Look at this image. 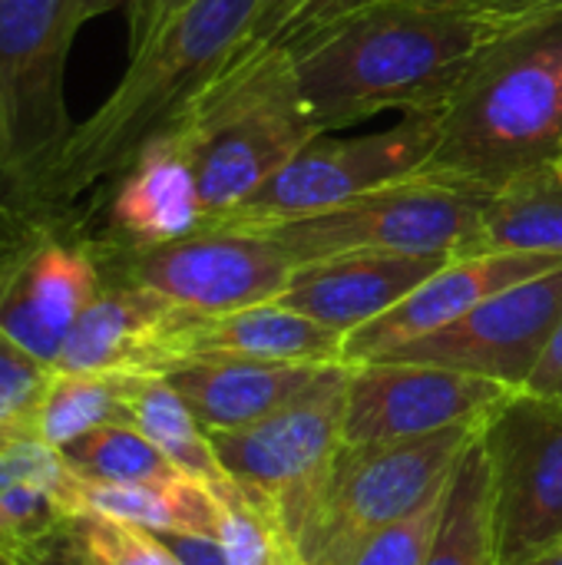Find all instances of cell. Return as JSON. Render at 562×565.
Listing matches in <instances>:
<instances>
[{
  "mask_svg": "<svg viewBox=\"0 0 562 565\" xmlns=\"http://www.w3.org/2000/svg\"><path fill=\"white\" fill-rule=\"evenodd\" d=\"M520 252L562 258V179L556 166L527 172L487 192L477 252Z\"/></svg>",
  "mask_w": 562,
  "mask_h": 565,
  "instance_id": "obj_22",
  "label": "cell"
},
{
  "mask_svg": "<svg viewBox=\"0 0 562 565\" xmlns=\"http://www.w3.org/2000/svg\"><path fill=\"white\" fill-rule=\"evenodd\" d=\"M562 318V268L520 281L454 324L388 351L378 361H407L464 371L523 394L547 341Z\"/></svg>",
  "mask_w": 562,
  "mask_h": 565,
  "instance_id": "obj_11",
  "label": "cell"
},
{
  "mask_svg": "<svg viewBox=\"0 0 562 565\" xmlns=\"http://www.w3.org/2000/svg\"><path fill=\"white\" fill-rule=\"evenodd\" d=\"M63 556L76 565H182L159 533L99 513L73 523Z\"/></svg>",
  "mask_w": 562,
  "mask_h": 565,
  "instance_id": "obj_29",
  "label": "cell"
},
{
  "mask_svg": "<svg viewBox=\"0 0 562 565\" xmlns=\"http://www.w3.org/2000/svg\"><path fill=\"white\" fill-rule=\"evenodd\" d=\"M70 43L63 0H0V103L17 156L13 179L73 129L63 106Z\"/></svg>",
  "mask_w": 562,
  "mask_h": 565,
  "instance_id": "obj_13",
  "label": "cell"
},
{
  "mask_svg": "<svg viewBox=\"0 0 562 565\" xmlns=\"http://www.w3.org/2000/svg\"><path fill=\"white\" fill-rule=\"evenodd\" d=\"M527 565H562V540L560 543H553L547 553H540L533 563H527Z\"/></svg>",
  "mask_w": 562,
  "mask_h": 565,
  "instance_id": "obj_40",
  "label": "cell"
},
{
  "mask_svg": "<svg viewBox=\"0 0 562 565\" xmlns=\"http://www.w3.org/2000/svg\"><path fill=\"white\" fill-rule=\"evenodd\" d=\"M195 358L344 364V334L301 311L268 301L212 318L195 315L176 341V364Z\"/></svg>",
  "mask_w": 562,
  "mask_h": 565,
  "instance_id": "obj_21",
  "label": "cell"
},
{
  "mask_svg": "<svg viewBox=\"0 0 562 565\" xmlns=\"http://www.w3.org/2000/svg\"><path fill=\"white\" fill-rule=\"evenodd\" d=\"M192 0H132L129 3V56L142 53L156 33Z\"/></svg>",
  "mask_w": 562,
  "mask_h": 565,
  "instance_id": "obj_33",
  "label": "cell"
},
{
  "mask_svg": "<svg viewBox=\"0 0 562 565\" xmlns=\"http://www.w3.org/2000/svg\"><path fill=\"white\" fill-rule=\"evenodd\" d=\"M328 364H282L245 358H195L162 377L182 394L209 434L248 427L301 397Z\"/></svg>",
  "mask_w": 562,
  "mask_h": 565,
  "instance_id": "obj_20",
  "label": "cell"
},
{
  "mask_svg": "<svg viewBox=\"0 0 562 565\" xmlns=\"http://www.w3.org/2000/svg\"><path fill=\"white\" fill-rule=\"evenodd\" d=\"M60 454L83 483H159L182 477V470L136 424L96 427Z\"/></svg>",
  "mask_w": 562,
  "mask_h": 565,
  "instance_id": "obj_27",
  "label": "cell"
},
{
  "mask_svg": "<svg viewBox=\"0 0 562 565\" xmlns=\"http://www.w3.org/2000/svg\"><path fill=\"white\" fill-rule=\"evenodd\" d=\"M99 291L103 271L89 245L50 235L7 275L0 288V334L53 367Z\"/></svg>",
  "mask_w": 562,
  "mask_h": 565,
  "instance_id": "obj_15",
  "label": "cell"
},
{
  "mask_svg": "<svg viewBox=\"0 0 562 565\" xmlns=\"http://www.w3.org/2000/svg\"><path fill=\"white\" fill-rule=\"evenodd\" d=\"M553 268H562V258L556 255H520V252L460 255L447 262L441 271H434L424 285H417L388 315L344 334V364L378 361L401 344H411L424 334L454 324L480 301L520 281L540 278Z\"/></svg>",
  "mask_w": 562,
  "mask_h": 565,
  "instance_id": "obj_14",
  "label": "cell"
},
{
  "mask_svg": "<svg viewBox=\"0 0 562 565\" xmlns=\"http://www.w3.org/2000/svg\"><path fill=\"white\" fill-rule=\"evenodd\" d=\"M517 23L447 3H404L361 10L278 43L291 53L321 132H331L388 109L441 113L487 46Z\"/></svg>",
  "mask_w": 562,
  "mask_h": 565,
  "instance_id": "obj_2",
  "label": "cell"
},
{
  "mask_svg": "<svg viewBox=\"0 0 562 565\" xmlns=\"http://www.w3.org/2000/svg\"><path fill=\"white\" fill-rule=\"evenodd\" d=\"M437 142V113H407L397 126L368 136L311 139L295 159L268 175L238 209L205 228H265L341 205L378 185L411 179Z\"/></svg>",
  "mask_w": 562,
  "mask_h": 565,
  "instance_id": "obj_9",
  "label": "cell"
},
{
  "mask_svg": "<svg viewBox=\"0 0 562 565\" xmlns=\"http://www.w3.org/2000/svg\"><path fill=\"white\" fill-rule=\"evenodd\" d=\"M53 565H76V563H73V559H66V556H60Z\"/></svg>",
  "mask_w": 562,
  "mask_h": 565,
  "instance_id": "obj_41",
  "label": "cell"
},
{
  "mask_svg": "<svg viewBox=\"0 0 562 565\" xmlns=\"http://www.w3.org/2000/svg\"><path fill=\"white\" fill-rule=\"evenodd\" d=\"M520 391L434 364H351L344 447L427 437L457 424L490 420Z\"/></svg>",
  "mask_w": 562,
  "mask_h": 565,
  "instance_id": "obj_12",
  "label": "cell"
},
{
  "mask_svg": "<svg viewBox=\"0 0 562 565\" xmlns=\"http://www.w3.org/2000/svg\"><path fill=\"white\" fill-rule=\"evenodd\" d=\"M159 536L182 565H232L215 536H195V533H159Z\"/></svg>",
  "mask_w": 562,
  "mask_h": 565,
  "instance_id": "obj_35",
  "label": "cell"
},
{
  "mask_svg": "<svg viewBox=\"0 0 562 565\" xmlns=\"http://www.w3.org/2000/svg\"><path fill=\"white\" fill-rule=\"evenodd\" d=\"M348 377L351 364H328L282 411L248 427L212 434L225 473L282 523L291 546L315 513L344 447Z\"/></svg>",
  "mask_w": 562,
  "mask_h": 565,
  "instance_id": "obj_7",
  "label": "cell"
},
{
  "mask_svg": "<svg viewBox=\"0 0 562 565\" xmlns=\"http://www.w3.org/2000/svg\"><path fill=\"white\" fill-rule=\"evenodd\" d=\"M13 172H17V156L10 139V122L0 103V199H13Z\"/></svg>",
  "mask_w": 562,
  "mask_h": 565,
  "instance_id": "obj_39",
  "label": "cell"
},
{
  "mask_svg": "<svg viewBox=\"0 0 562 565\" xmlns=\"http://www.w3.org/2000/svg\"><path fill=\"white\" fill-rule=\"evenodd\" d=\"M494 467L497 565H527L562 540V404L510 397L484 427Z\"/></svg>",
  "mask_w": 562,
  "mask_h": 565,
  "instance_id": "obj_10",
  "label": "cell"
},
{
  "mask_svg": "<svg viewBox=\"0 0 562 565\" xmlns=\"http://www.w3.org/2000/svg\"><path fill=\"white\" fill-rule=\"evenodd\" d=\"M86 245L103 281L149 288L209 318L275 301L295 271V262L272 238L235 228H199L185 238L146 248Z\"/></svg>",
  "mask_w": 562,
  "mask_h": 565,
  "instance_id": "obj_8",
  "label": "cell"
},
{
  "mask_svg": "<svg viewBox=\"0 0 562 565\" xmlns=\"http://www.w3.org/2000/svg\"><path fill=\"white\" fill-rule=\"evenodd\" d=\"M83 483L46 440L0 447V565H53L83 516Z\"/></svg>",
  "mask_w": 562,
  "mask_h": 565,
  "instance_id": "obj_17",
  "label": "cell"
},
{
  "mask_svg": "<svg viewBox=\"0 0 562 565\" xmlns=\"http://www.w3.org/2000/svg\"><path fill=\"white\" fill-rule=\"evenodd\" d=\"M447 7H460V10H474V13H490L500 20H530L550 7H560L562 0H441Z\"/></svg>",
  "mask_w": 562,
  "mask_h": 565,
  "instance_id": "obj_36",
  "label": "cell"
},
{
  "mask_svg": "<svg viewBox=\"0 0 562 565\" xmlns=\"http://www.w3.org/2000/svg\"><path fill=\"white\" fill-rule=\"evenodd\" d=\"M562 159V3L503 33L437 113L417 175L480 192Z\"/></svg>",
  "mask_w": 562,
  "mask_h": 565,
  "instance_id": "obj_3",
  "label": "cell"
},
{
  "mask_svg": "<svg viewBox=\"0 0 562 565\" xmlns=\"http://www.w3.org/2000/svg\"><path fill=\"white\" fill-rule=\"evenodd\" d=\"M195 311L139 285L103 281V291L70 331L53 371L166 374L176 341Z\"/></svg>",
  "mask_w": 562,
  "mask_h": 565,
  "instance_id": "obj_16",
  "label": "cell"
},
{
  "mask_svg": "<svg viewBox=\"0 0 562 565\" xmlns=\"http://www.w3.org/2000/svg\"><path fill=\"white\" fill-rule=\"evenodd\" d=\"M484 427L487 420H474L427 437L341 447L315 513L295 536L298 563L351 565L374 533L447 487Z\"/></svg>",
  "mask_w": 562,
  "mask_h": 565,
  "instance_id": "obj_5",
  "label": "cell"
},
{
  "mask_svg": "<svg viewBox=\"0 0 562 565\" xmlns=\"http://www.w3.org/2000/svg\"><path fill=\"white\" fill-rule=\"evenodd\" d=\"M487 192L411 175L361 192L325 212L252 228L272 238L295 265L358 252L394 255H474ZM238 232V228H235Z\"/></svg>",
  "mask_w": 562,
  "mask_h": 565,
  "instance_id": "obj_6",
  "label": "cell"
},
{
  "mask_svg": "<svg viewBox=\"0 0 562 565\" xmlns=\"http://www.w3.org/2000/svg\"><path fill=\"white\" fill-rule=\"evenodd\" d=\"M219 500L215 540L232 565H301L282 523L258 507L235 480L209 487Z\"/></svg>",
  "mask_w": 562,
  "mask_h": 565,
  "instance_id": "obj_28",
  "label": "cell"
},
{
  "mask_svg": "<svg viewBox=\"0 0 562 565\" xmlns=\"http://www.w3.org/2000/svg\"><path fill=\"white\" fill-rule=\"evenodd\" d=\"M79 493L83 513L113 516L152 533L212 536L219 520L215 493L185 473L159 483H83Z\"/></svg>",
  "mask_w": 562,
  "mask_h": 565,
  "instance_id": "obj_23",
  "label": "cell"
},
{
  "mask_svg": "<svg viewBox=\"0 0 562 565\" xmlns=\"http://www.w3.org/2000/svg\"><path fill=\"white\" fill-rule=\"evenodd\" d=\"M265 0H192L156 40L129 56V70L103 106L13 179L17 205L46 232L79 238L136 156L166 136L202 86L252 36Z\"/></svg>",
  "mask_w": 562,
  "mask_h": 565,
  "instance_id": "obj_1",
  "label": "cell"
},
{
  "mask_svg": "<svg viewBox=\"0 0 562 565\" xmlns=\"http://www.w3.org/2000/svg\"><path fill=\"white\" fill-rule=\"evenodd\" d=\"M129 3H132V0H63V10H66V30L76 36V30H79L83 23H89L93 17H103V13L119 10V7H126V10H129Z\"/></svg>",
  "mask_w": 562,
  "mask_h": 565,
  "instance_id": "obj_38",
  "label": "cell"
},
{
  "mask_svg": "<svg viewBox=\"0 0 562 565\" xmlns=\"http://www.w3.org/2000/svg\"><path fill=\"white\" fill-rule=\"evenodd\" d=\"M139 374L53 371L36 407V437L63 450L106 424H129V394Z\"/></svg>",
  "mask_w": 562,
  "mask_h": 565,
  "instance_id": "obj_26",
  "label": "cell"
},
{
  "mask_svg": "<svg viewBox=\"0 0 562 565\" xmlns=\"http://www.w3.org/2000/svg\"><path fill=\"white\" fill-rule=\"evenodd\" d=\"M427 565H497L494 540V467L484 434L467 447L447 483L444 516Z\"/></svg>",
  "mask_w": 562,
  "mask_h": 565,
  "instance_id": "obj_24",
  "label": "cell"
},
{
  "mask_svg": "<svg viewBox=\"0 0 562 565\" xmlns=\"http://www.w3.org/2000/svg\"><path fill=\"white\" fill-rule=\"evenodd\" d=\"M176 136L192 162L205 225L238 209L321 126L285 43H245L185 106Z\"/></svg>",
  "mask_w": 562,
  "mask_h": 565,
  "instance_id": "obj_4",
  "label": "cell"
},
{
  "mask_svg": "<svg viewBox=\"0 0 562 565\" xmlns=\"http://www.w3.org/2000/svg\"><path fill=\"white\" fill-rule=\"evenodd\" d=\"M305 0H265L258 17H255V26H252V36L245 43H275L278 33L285 30V23L301 10Z\"/></svg>",
  "mask_w": 562,
  "mask_h": 565,
  "instance_id": "obj_37",
  "label": "cell"
},
{
  "mask_svg": "<svg viewBox=\"0 0 562 565\" xmlns=\"http://www.w3.org/2000/svg\"><path fill=\"white\" fill-rule=\"evenodd\" d=\"M404 3H441V0H305L301 10L285 23V30L278 33V40H288V36L318 30V26H325V23H331V20H341V17L361 13V10H374V7H404ZM278 40H275V43H278Z\"/></svg>",
  "mask_w": 562,
  "mask_h": 565,
  "instance_id": "obj_32",
  "label": "cell"
},
{
  "mask_svg": "<svg viewBox=\"0 0 562 565\" xmlns=\"http://www.w3.org/2000/svg\"><path fill=\"white\" fill-rule=\"evenodd\" d=\"M444 503H447V487L437 490L427 503H421L404 520H397V523L384 526L381 533H374L358 550L351 565H427L441 516H444Z\"/></svg>",
  "mask_w": 562,
  "mask_h": 565,
  "instance_id": "obj_31",
  "label": "cell"
},
{
  "mask_svg": "<svg viewBox=\"0 0 562 565\" xmlns=\"http://www.w3.org/2000/svg\"><path fill=\"white\" fill-rule=\"evenodd\" d=\"M129 424H136L185 477L219 487L232 480L215 454L212 434L162 374H139L129 394Z\"/></svg>",
  "mask_w": 562,
  "mask_h": 565,
  "instance_id": "obj_25",
  "label": "cell"
},
{
  "mask_svg": "<svg viewBox=\"0 0 562 565\" xmlns=\"http://www.w3.org/2000/svg\"><path fill=\"white\" fill-rule=\"evenodd\" d=\"M450 255H394V252H358L321 262L295 265L278 305L301 311L341 334L364 328L388 315L417 285L441 271Z\"/></svg>",
  "mask_w": 562,
  "mask_h": 565,
  "instance_id": "obj_18",
  "label": "cell"
},
{
  "mask_svg": "<svg viewBox=\"0 0 562 565\" xmlns=\"http://www.w3.org/2000/svg\"><path fill=\"white\" fill-rule=\"evenodd\" d=\"M523 394L530 397H540V401H553V404H562V318L553 331V338L547 341Z\"/></svg>",
  "mask_w": 562,
  "mask_h": 565,
  "instance_id": "obj_34",
  "label": "cell"
},
{
  "mask_svg": "<svg viewBox=\"0 0 562 565\" xmlns=\"http://www.w3.org/2000/svg\"><path fill=\"white\" fill-rule=\"evenodd\" d=\"M106 235L76 242H106L146 248L185 238L202 228L205 212L192 162L176 136L152 139L106 195Z\"/></svg>",
  "mask_w": 562,
  "mask_h": 565,
  "instance_id": "obj_19",
  "label": "cell"
},
{
  "mask_svg": "<svg viewBox=\"0 0 562 565\" xmlns=\"http://www.w3.org/2000/svg\"><path fill=\"white\" fill-rule=\"evenodd\" d=\"M53 367L0 334V447L36 434V407Z\"/></svg>",
  "mask_w": 562,
  "mask_h": 565,
  "instance_id": "obj_30",
  "label": "cell"
},
{
  "mask_svg": "<svg viewBox=\"0 0 562 565\" xmlns=\"http://www.w3.org/2000/svg\"><path fill=\"white\" fill-rule=\"evenodd\" d=\"M556 175H560V179H562V159H560V162H556Z\"/></svg>",
  "mask_w": 562,
  "mask_h": 565,
  "instance_id": "obj_42",
  "label": "cell"
}]
</instances>
